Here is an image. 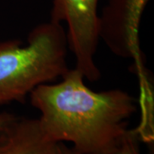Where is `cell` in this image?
Masks as SVG:
<instances>
[{
	"label": "cell",
	"instance_id": "2",
	"mask_svg": "<svg viewBox=\"0 0 154 154\" xmlns=\"http://www.w3.org/2000/svg\"><path fill=\"white\" fill-rule=\"evenodd\" d=\"M66 32L60 23L42 22L26 42L0 41V105L25 103L38 86L54 82L69 68Z\"/></svg>",
	"mask_w": 154,
	"mask_h": 154
},
{
	"label": "cell",
	"instance_id": "3",
	"mask_svg": "<svg viewBox=\"0 0 154 154\" xmlns=\"http://www.w3.org/2000/svg\"><path fill=\"white\" fill-rule=\"evenodd\" d=\"M99 0H52L51 21L65 23L68 48L77 69L89 82H96L100 70L95 61L99 43Z\"/></svg>",
	"mask_w": 154,
	"mask_h": 154
},
{
	"label": "cell",
	"instance_id": "5",
	"mask_svg": "<svg viewBox=\"0 0 154 154\" xmlns=\"http://www.w3.org/2000/svg\"><path fill=\"white\" fill-rule=\"evenodd\" d=\"M53 143L45 137L38 118L18 116L0 133V154H46Z\"/></svg>",
	"mask_w": 154,
	"mask_h": 154
},
{
	"label": "cell",
	"instance_id": "1",
	"mask_svg": "<svg viewBox=\"0 0 154 154\" xmlns=\"http://www.w3.org/2000/svg\"><path fill=\"white\" fill-rule=\"evenodd\" d=\"M77 69H69L57 83L38 86L29 95L40 113L45 137L69 142L81 154H110L118 147L136 111V100L122 89L96 92Z\"/></svg>",
	"mask_w": 154,
	"mask_h": 154
},
{
	"label": "cell",
	"instance_id": "4",
	"mask_svg": "<svg viewBox=\"0 0 154 154\" xmlns=\"http://www.w3.org/2000/svg\"><path fill=\"white\" fill-rule=\"evenodd\" d=\"M150 0H108L99 14V40L122 58L134 60L143 72L144 54L140 45V25Z\"/></svg>",
	"mask_w": 154,
	"mask_h": 154
},
{
	"label": "cell",
	"instance_id": "8",
	"mask_svg": "<svg viewBox=\"0 0 154 154\" xmlns=\"http://www.w3.org/2000/svg\"><path fill=\"white\" fill-rule=\"evenodd\" d=\"M17 118H18L17 116L10 112H5V111L0 112V133L10 126Z\"/></svg>",
	"mask_w": 154,
	"mask_h": 154
},
{
	"label": "cell",
	"instance_id": "7",
	"mask_svg": "<svg viewBox=\"0 0 154 154\" xmlns=\"http://www.w3.org/2000/svg\"><path fill=\"white\" fill-rule=\"evenodd\" d=\"M46 154H81L73 147L68 146L64 142H55L48 150Z\"/></svg>",
	"mask_w": 154,
	"mask_h": 154
},
{
	"label": "cell",
	"instance_id": "6",
	"mask_svg": "<svg viewBox=\"0 0 154 154\" xmlns=\"http://www.w3.org/2000/svg\"><path fill=\"white\" fill-rule=\"evenodd\" d=\"M140 140L136 129H129L118 147L110 154H140Z\"/></svg>",
	"mask_w": 154,
	"mask_h": 154
}]
</instances>
